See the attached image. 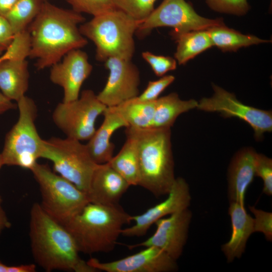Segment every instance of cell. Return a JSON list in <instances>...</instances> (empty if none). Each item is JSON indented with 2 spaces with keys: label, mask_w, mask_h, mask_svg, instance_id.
Returning a JSON list of instances; mask_svg holds the SVG:
<instances>
[{
  "label": "cell",
  "mask_w": 272,
  "mask_h": 272,
  "mask_svg": "<svg viewBox=\"0 0 272 272\" xmlns=\"http://www.w3.org/2000/svg\"><path fill=\"white\" fill-rule=\"evenodd\" d=\"M40 158L51 161L53 171L87 193L98 164L92 158L86 145L67 137L43 140Z\"/></svg>",
  "instance_id": "ba28073f"
},
{
  "label": "cell",
  "mask_w": 272,
  "mask_h": 272,
  "mask_svg": "<svg viewBox=\"0 0 272 272\" xmlns=\"http://www.w3.org/2000/svg\"><path fill=\"white\" fill-rule=\"evenodd\" d=\"M29 238L33 258L46 271H97L80 256L70 232L39 203H34L30 210Z\"/></svg>",
  "instance_id": "7a4b0ae2"
},
{
  "label": "cell",
  "mask_w": 272,
  "mask_h": 272,
  "mask_svg": "<svg viewBox=\"0 0 272 272\" xmlns=\"http://www.w3.org/2000/svg\"><path fill=\"white\" fill-rule=\"evenodd\" d=\"M30 170L39 186L41 207L61 225L89 202L86 192L52 170L47 164L37 162Z\"/></svg>",
  "instance_id": "52a82bcc"
},
{
  "label": "cell",
  "mask_w": 272,
  "mask_h": 272,
  "mask_svg": "<svg viewBox=\"0 0 272 272\" xmlns=\"http://www.w3.org/2000/svg\"><path fill=\"white\" fill-rule=\"evenodd\" d=\"M63 59L51 67L49 78L63 90V102H71L80 96L81 87L90 75L93 66L87 54L80 49L67 53Z\"/></svg>",
  "instance_id": "2e32d148"
},
{
  "label": "cell",
  "mask_w": 272,
  "mask_h": 272,
  "mask_svg": "<svg viewBox=\"0 0 272 272\" xmlns=\"http://www.w3.org/2000/svg\"><path fill=\"white\" fill-rule=\"evenodd\" d=\"M230 203L228 212L231 220L232 233L229 241L222 246V250L228 262L235 258H240L248 239L254 232L253 219L247 213L244 205L236 202Z\"/></svg>",
  "instance_id": "ffe728a7"
},
{
  "label": "cell",
  "mask_w": 272,
  "mask_h": 272,
  "mask_svg": "<svg viewBox=\"0 0 272 272\" xmlns=\"http://www.w3.org/2000/svg\"><path fill=\"white\" fill-rule=\"evenodd\" d=\"M131 216L118 205L89 202L62 225L73 237L80 252L91 254L113 250L122 226Z\"/></svg>",
  "instance_id": "277c9868"
},
{
  "label": "cell",
  "mask_w": 272,
  "mask_h": 272,
  "mask_svg": "<svg viewBox=\"0 0 272 272\" xmlns=\"http://www.w3.org/2000/svg\"><path fill=\"white\" fill-rule=\"evenodd\" d=\"M250 211L254 214V232H260L264 234L265 238L269 241L272 239V214L270 212L249 206Z\"/></svg>",
  "instance_id": "e575fe53"
},
{
  "label": "cell",
  "mask_w": 272,
  "mask_h": 272,
  "mask_svg": "<svg viewBox=\"0 0 272 272\" xmlns=\"http://www.w3.org/2000/svg\"><path fill=\"white\" fill-rule=\"evenodd\" d=\"M103 114L102 123L86 144L92 158L97 164L111 160L115 147L110 142L112 135L119 128L128 127L127 123L113 107H107Z\"/></svg>",
  "instance_id": "ac0fdd59"
},
{
  "label": "cell",
  "mask_w": 272,
  "mask_h": 272,
  "mask_svg": "<svg viewBox=\"0 0 272 272\" xmlns=\"http://www.w3.org/2000/svg\"><path fill=\"white\" fill-rule=\"evenodd\" d=\"M5 59H7V57L5 54H3L0 56V62Z\"/></svg>",
  "instance_id": "b9f144b4"
},
{
  "label": "cell",
  "mask_w": 272,
  "mask_h": 272,
  "mask_svg": "<svg viewBox=\"0 0 272 272\" xmlns=\"http://www.w3.org/2000/svg\"><path fill=\"white\" fill-rule=\"evenodd\" d=\"M104 62L109 74L104 87L97 95L100 101L113 107L139 95L140 73L131 60L110 57Z\"/></svg>",
  "instance_id": "7c38bea8"
},
{
  "label": "cell",
  "mask_w": 272,
  "mask_h": 272,
  "mask_svg": "<svg viewBox=\"0 0 272 272\" xmlns=\"http://www.w3.org/2000/svg\"><path fill=\"white\" fill-rule=\"evenodd\" d=\"M2 201L0 196V236L4 230L11 227V223L2 206Z\"/></svg>",
  "instance_id": "ab89813d"
},
{
  "label": "cell",
  "mask_w": 272,
  "mask_h": 272,
  "mask_svg": "<svg viewBox=\"0 0 272 272\" xmlns=\"http://www.w3.org/2000/svg\"><path fill=\"white\" fill-rule=\"evenodd\" d=\"M191 217V211L186 208L170 215L167 218H161L155 223L156 229L153 235L141 243L126 246L129 249L155 246L177 260L186 242Z\"/></svg>",
  "instance_id": "4fadbf2b"
},
{
  "label": "cell",
  "mask_w": 272,
  "mask_h": 272,
  "mask_svg": "<svg viewBox=\"0 0 272 272\" xmlns=\"http://www.w3.org/2000/svg\"><path fill=\"white\" fill-rule=\"evenodd\" d=\"M194 99L181 100L176 93L158 98L155 101L154 115L151 127L171 128L181 114L196 108Z\"/></svg>",
  "instance_id": "7402d4cb"
},
{
  "label": "cell",
  "mask_w": 272,
  "mask_h": 272,
  "mask_svg": "<svg viewBox=\"0 0 272 272\" xmlns=\"http://www.w3.org/2000/svg\"><path fill=\"white\" fill-rule=\"evenodd\" d=\"M142 55L158 77H162L167 72L176 68L177 62L172 57L156 55L148 51L143 52Z\"/></svg>",
  "instance_id": "4dcf8cb0"
},
{
  "label": "cell",
  "mask_w": 272,
  "mask_h": 272,
  "mask_svg": "<svg viewBox=\"0 0 272 272\" xmlns=\"http://www.w3.org/2000/svg\"><path fill=\"white\" fill-rule=\"evenodd\" d=\"M17 103L19 118L6 135L1 153L2 161L4 165L31 170L40 158L43 144L35 125L37 107L34 101L26 95Z\"/></svg>",
  "instance_id": "8992f818"
},
{
  "label": "cell",
  "mask_w": 272,
  "mask_h": 272,
  "mask_svg": "<svg viewBox=\"0 0 272 272\" xmlns=\"http://www.w3.org/2000/svg\"><path fill=\"white\" fill-rule=\"evenodd\" d=\"M213 95L203 98L196 108L207 112H217L225 117H237L249 124L254 132L256 140L262 139L264 133L272 130V113L245 105L235 96L224 89L213 84Z\"/></svg>",
  "instance_id": "8fae6325"
},
{
  "label": "cell",
  "mask_w": 272,
  "mask_h": 272,
  "mask_svg": "<svg viewBox=\"0 0 272 272\" xmlns=\"http://www.w3.org/2000/svg\"><path fill=\"white\" fill-rule=\"evenodd\" d=\"M140 21L117 9L93 17L79 27L81 33L96 46V59L110 57L131 60L135 51L133 36Z\"/></svg>",
  "instance_id": "5b68a950"
},
{
  "label": "cell",
  "mask_w": 272,
  "mask_h": 272,
  "mask_svg": "<svg viewBox=\"0 0 272 272\" xmlns=\"http://www.w3.org/2000/svg\"><path fill=\"white\" fill-rule=\"evenodd\" d=\"M43 0H18L5 17L10 24L14 35L28 29L38 14Z\"/></svg>",
  "instance_id": "4316f807"
},
{
  "label": "cell",
  "mask_w": 272,
  "mask_h": 272,
  "mask_svg": "<svg viewBox=\"0 0 272 272\" xmlns=\"http://www.w3.org/2000/svg\"><path fill=\"white\" fill-rule=\"evenodd\" d=\"M106 107L93 91L85 90L77 99L59 103L52 113V120L66 137L80 141L89 140L96 130L97 117Z\"/></svg>",
  "instance_id": "9c48e42d"
},
{
  "label": "cell",
  "mask_w": 272,
  "mask_h": 272,
  "mask_svg": "<svg viewBox=\"0 0 272 272\" xmlns=\"http://www.w3.org/2000/svg\"><path fill=\"white\" fill-rule=\"evenodd\" d=\"M127 123L128 126L144 128L151 127L155 108V101L143 102L135 98L113 106Z\"/></svg>",
  "instance_id": "484cf974"
},
{
  "label": "cell",
  "mask_w": 272,
  "mask_h": 272,
  "mask_svg": "<svg viewBox=\"0 0 272 272\" xmlns=\"http://www.w3.org/2000/svg\"><path fill=\"white\" fill-rule=\"evenodd\" d=\"M126 140L118 153L108 162L130 185H138L139 166L137 150L133 139L126 135Z\"/></svg>",
  "instance_id": "d4e9b609"
},
{
  "label": "cell",
  "mask_w": 272,
  "mask_h": 272,
  "mask_svg": "<svg viewBox=\"0 0 272 272\" xmlns=\"http://www.w3.org/2000/svg\"><path fill=\"white\" fill-rule=\"evenodd\" d=\"M213 45L223 51H235L242 47L269 42L254 35L243 34L225 24L208 29Z\"/></svg>",
  "instance_id": "cb8c5ba5"
},
{
  "label": "cell",
  "mask_w": 272,
  "mask_h": 272,
  "mask_svg": "<svg viewBox=\"0 0 272 272\" xmlns=\"http://www.w3.org/2000/svg\"><path fill=\"white\" fill-rule=\"evenodd\" d=\"M9 265H6L0 260V272H8Z\"/></svg>",
  "instance_id": "60d3db41"
},
{
  "label": "cell",
  "mask_w": 272,
  "mask_h": 272,
  "mask_svg": "<svg viewBox=\"0 0 272 272\" xmlns=\"http://www.w3.org/2000/svg\"><path fill=\"white\" fill-rule=\"evenodd\" d=\"M174 80L175 77L172 75H164L158 80L149 81L145 90L135 98L143 102L155 101Z\"/></svg>",
  "instance_id": "d6a6232c"
},
{
  "label": "cell",
  "mask_w": 272,
  "mask_h": 272,
  "mask_svg": "<svg viewBox=\"0 0 272 272\" xmlns=\"http://www.w3.org/2000/svg\"><path fill=\"white\" fill-rule=\"evenodd\" d=\"M30 47V36L27 29L15 35L12 42L4 53L7 59H26L29 57Z\"/></svg>",
  "instance_id": "f546056e"
},
{
  "label": "cell",
  "mask_w": 272,
  "mask_h": 272,
  "mask_svg": "<svg viewBox=\"0 0 272 272\" xmlns=\"http://www.w3.org/2000/svg\"><path fill=\"white\" fill-rule=\"evenodd\" d=\"M170 35L177 42L174 58L179 64H185L213 46L208 30Z\"/></svg>",
  "instance_id": "603a6c76"
},
{
  "label": "cell",
  "mask_w": 272,
  "mask_h": 272,
  "mask_svg": "<svg viewBox=\"0 0 272 272\" xmlns=\"http://www.w3.org/2000/svg\"><path fill=\"white\" fill-rule=\"evenodd\" d=\"M3 163L2 161L1 154L0 153V169H1L2 167L3 166Z\"/></svg>",
  "instance_id": "7bdbcfd3"
},
{
  "label": "cell",
  "mask_w": 272,
  "mask_h": 272,
  "mask_svg": "<svg viewBox=\"0 0 272 272\" xmlns=\"http://www.w3.org/2000/svg\"><path fill=\"white\" fill-rule=\"evenodd\" d=\"M17 105L13 103L12 100L0 93V115L12 109H16Z\"/></svg>",
  "instance_id": "8d00e7d4"
},
{
  "label": "cell",
  "mask_w": 272,
  "mask_h": 272,
  "mask_svg": "<svg viewBox=\"0 0 272 272\" xmlns=\"http://www.w3.org/2000/svg\"><path fill=\"white\" fill-rule=\"evenodd\" d=\"M14 34L6 18L0 15V54L5 52L12 42Z\"/></svg>",
  "instance_id": "d590c367"
},
{
  "label": "cell",
  "mask_w": 272,
  "mask_h": 272,
  "mask_svg": "<svg viewBox=\"0 0 272 272\" xmlns=\"http://www.w3.org/2000/svg\"><path fill=\"white\" fill-rule=\"evenodd\" d=\"M166 199L148 209L142 214L130 217L134 222L132 226L122 229L121 235L126 237L142 236L159 219L168 215L188 208L191 196L186 181L181 177L175 178Z\"/></svg>",
  "instance_id": "9a60e30c"
},
{
  "label": "cell",
  "mask_w": 272,
  "mask_h": 272,
  "mask_svg": "<svg viewBox=\"0 0 272 272\" xmlns=\"http://www.w3.org/2000/svg\"><path fill=\"white\" fill-rule=\"evenodd\" d=\"M212 10L223 13L242 16L249 9L247 0H206Z\"/></svg>",
  "instance_id": "1f68e13d"
},
{
  "label": "cell",
  "mask_w": 272,
  "mask_h": 272,
  "mask_svg": "<svg viewBox=\"0 0 272 272\" xmlns=\"http://www.w3.org/2000/svg\"><path fill=\"white\" fill-rule=\"evenodd\" d=\"M18 0H0V15L5 17Z\"/></svg>",
  "instance_id": "f35d334b"
},
{
  "label": "cell",
  "mask_w": 272,
  "mask_h": 272,
  "mask_svg": "<svg viewBox=\"0 0 272 272\" xmlns=\"http://www.w3.org/2000/svg\"><path fill=\"white\" fill-rule=\"evenodd\" d=\"M134 141L140 185L156 197L168 194L175 179L170 128L126 127Z\"/></svg>",
  "instance_id": "3957f363"
},
{
  "label": "cell",
  "mask_w": 272,
  "mask_h": 272,
  "mask_svg": "<svg viewBox=\"0 0 272 272\" xmlns=\"http://www.w3.org/2000/svg\"><path fill=\"white\" fill-rule=\"evenodd\" d=\"M223 24L221 18L209 19L199 15L185 0H163L140 22L136 32L144 35L154 28L168 27L173 28L171 34H179Z\"/></svg>",
  "instance_id": "30bf717a"
},
{
  "label": "cell",
  "mask_w": 272,
  "mask_h": 272,
  "mask_svg": "<svg viewBox=\"0 0 272 272\" xmlns=\"http://www.w3.org/2000/svg\"><path fill=\"white\" fill-rule=\"evenodd\" d=\"M257 153L252 148H244L232 159L228 171V198L230 202L244 205L246 191L255 176Z\"/></svg>",
  "instance_id": "d6986e66"
},
{
  "label": "cell",
  "mask_w": 272,
  "mask_h": 272,
  "mask_svg": "<svg viewBox=\"0 0 272 272\" xmlns=\"http://www.w3.org/2000/svg\"><path fill=\"white\" fill-rule=\"evenodd\" d=\"M255 176L263 181V192L272 194V160L263 154L257 153L255 159Z\"/></svg>",
  "instance_id": "836d02e7"
},
{
  "label": "cell",
  "mask_w": 272,
  "mask_h": 272,
  "mask_svg": "<svg viewBox=\"0 0 272 272\" xmlns=\"http://www.w3.org/2000/svg\"><path fill=\"white\" fill-rule=\"evenodd\" d=\"M114 6L140 22L154 10L156 0H112Z\"/></svg>",
  "instance_id": "83f0119b"
},
{
  "label": "cell",
  "mask_w": 272,
  "mask_h": 272,
  "mask_svg": "<svg viewBox=\"0 0 272 272\" xmlns=\"http://www.w3.org/2000/svg\"><path fill=\"white\" fill-rule=\"evenodd\" d=\"M73 10L79 13H87L97 16L115 9L112 0H66Z\"/></svg>",
  "instance_id": "f1b7e54d"
},
{
  "label": "cell",
  "mask_w": 272,
  "mask_h": 272,
  "mask_svg": "<svg viewBox=\"0 0 272 272\" xmlns=\"http://www.w3.org/2000/svg\"><path fill=\"white\" fill-rule=\"evenodd\" d=\"M36 268V265L32 263L9 266L8 272H35Z\"/></svg>",
  "instance_id": "74e56055"
},
{
  "label": "cell",
  "mask_w": 272,
  "mask_h": 272,
  "mask_svg": "<svg viewBox=\"0 0 272 272\" xmlns=\"http://www.w3.org/2000/svg\"><path fill=\"white\" fill-rule=\"evenodd\" d=\"M29 73L26 59H7L0 62V90L11 100L17 102L29 87Z\"/></svg>",
  "instance_id": "44dd1931"
},
{
  "label": "cell",
  "mask_w": 272,
  "mask_h": 272,
  "mask_svg": "<svg viewBox=\"0 0 272 272\" xmlns=\"http://www.w3.org/2000/svg\"><path fill=\"white\" fill-rule=\"evenodd\" d=\"M87 262L97 271L170 272L178 269L176 260L155 246L146 247L138 253L112 261L102 262L91 258Z\"/></svg>",
  "instance_id": "5bb4252c"
},
{
  "label": "cell",
  "mask_w": 272,
  "mask_h": 272,
  "mask_svg": "<svg viewBox=\"0 0 272 272\" xmlns=\"http://www.w3.org/2000/svg\"><path fill=\"white\" fill-rule=\"evenodd\" d=\"M130 185L108 162L98 164L87 192L89 202L116 205Z\"/></svg>",
  "instance_id": "e0dca14e"
},
{
  "label": "cell",
  "mask_w": 272,
  "mask_h": 272,
  "mask_svg": "<svg viewBox=\"0 0 272 272\" xmlns=\"http://www.w3.org/2000/svg\"><path fill=\"white\" fill-rule=\"evenodd\" d=\"M85 21L81 13L43 1L38 14L28 28L31 41L29 57L36 60L38 70L52 66L70 51L87 44L78 27Z\"/></svg>",
  "instance_id": "6da1fadb"
}]
</instances>
